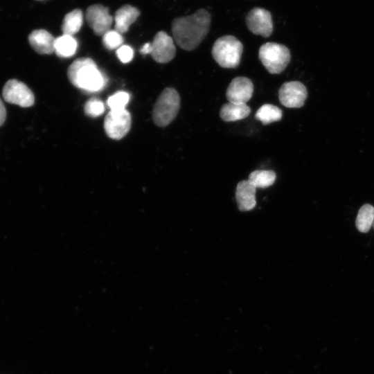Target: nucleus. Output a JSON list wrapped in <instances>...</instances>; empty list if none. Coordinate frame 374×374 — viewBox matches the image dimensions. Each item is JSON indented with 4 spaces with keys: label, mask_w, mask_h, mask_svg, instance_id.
Here are the masks:
<instances>
[{
    "label": "nucleus",
    "mask_w": 374,
    "mask_h": 374,
    "mask_svg": "<svg viewBox=\"0 0 374 374\" xmlns=\"http://www.w3.org/2000/svg\"><path fill=\"white\" fill-rule=\"evenodd\" d=\"M308 91L303 84L299 81L283 83L278 92L280 103L288 108H299L304 105Z\"/></svg>",
    "instance_id": "nucleus-8"
},
{
    "label": "nucleus",
    "mask_w": 374,
    "mask_h": 374,
    "mask_svg": "<svg viewBox=\"0 0 374 374\" xmlns=\"http://www.w3.org/2000/svg\"><path fill=\"white\" fill-rule=\"evenodd\" d=\"M373 227H374V222H373Z\"/></svg>",
    "instance_id": "nucleus-28"
},
{
    "label": "nucleus",
    "mask_w": 374,
    "mask_h": 374,
    "mask_svg": "<svg viewBox=\"0 0 374 374\" xmlns=\"http://www.w3.org/2000/svg\"><path fill=\"white\" fill-rule=\"evenodd\" d=\"M86 19L94 33L99 36L109 30L113 23L109 9L101 4L89 6L86 11Z\"/></svg>",
    "instance_id": "nucleus-9"
},
{
    "label": "nucleus",
    "mask_w": 374,
    "mask_h": 374,
    "mask_svg": "<svg viewBox=\"0 0 374 374\" xmlns=\"http://www.w3.org/2000/svg\"><path fill=\"white\" fill-rule=\"evenodd\" d=\"M139 15L140 12L136 7L130 5L121 6L116 10L114 15V30L121 34L126 33Z\"/></svg>",
    "instance_id": "nucleus-15"
},
{
    "label": "nucleus",
    "mask_w": 374,
    "mask_h": 374,
    "mask_svg": "<svg viewBox=\"0 0 374 374\" xmlns=\"http://www.w3.org/2000/svg\"><path fill=\"white\" fill-rule=\"evenodd\" d=\"M253 84L251 80L246 77L233 78L226 91V97L229 103L247 104L252 97Z\"/></svg>",
    "instance_id": "nucleus-12"
},
{
    "label": "nucleus",
    "mask_w": 374,
    "mask_h": 374,
    "mask_svg": "<svg viewBox=\"0 0 374 374\" xmlns=\"http://www.w3.org/2000/svg\"><path fill=\"white\" fill-rule=\"evenodd\" d=\"M4 100L21 107L33 105L35 97L32 91L22 82L11 79L4 84L2 91Z\"/></svg>",
    "instance_id": "nucleus-6"
},
{
    "label": "nucleus",
    "mask_w": 374,
    "mask_h": 374,
    "mask_svg": "<svg viewBox=\"0 0 374 374\" xmlns=\"http://www.w3.org/2000/svg\"><path fill=\"white\" fill-rule=\"evenodd\" d=\"M78 42L73 36L64 35L55 38L54 52L60 57H70L77 50Z\"/></svg>",
    "instance_id": "nucleus-17"
},
{
    "label": "nucleus",
    "mask_w": 374,
    "mask_h": 374,
    "mask_svg": "<svg viewBox=\"0 0 374 374\" xmlns=\"http://www.w3.org/2000/svg\"><path fill=\"white\" fill-rule=\"evenodd\" d=\"M140 52L141 54H150L151 52V43H145L141 48Z\"/></svg>",
    "instance_id": "nucleus-27"
},
{
    "label": "nucleus",
    "mask_w": 374,
    "mask_h": 374,
    "mask_svg": "<svg viewBox=\"0 0 374 374\" xmlns=\"http://www.w3.org/2000/svg\"><path fill=\"white\" fill-rule=\"evenodd\" d=\"M6 118V111L5 106L0 98V126H1L5 122Z\"/></svg>",
    "instance_id": "nucleus-26"
},
{
    "label": "nucleus",
    "mask_w": 374,
    "mask_h": 374,
    "mask_svg": "<svg viewBox=\"0 0 374 374\" xmlns=\"http://www.w3.org/2000/svg\"><path fill=\"white\" fill-rule=\"evenodd\" d=\"M256 187L249 180L240 181L235 190V199L241 211H248L256 206Z\"/></svg>",
    "instance_id": "nucleus-13"
},
{
    "label": "nucleus",
    "mask_w": 374,
    "mask_h": 374,
    "mask_svg": "<svg viewBox=\"0 0 374 374\" xmlns=\"http://www.w3.org/2000/svg\"><path fill=\"white\" fill-rule=\"evenodd\" d=\"M246 24L249 30L255 35L269 37L273 31L271 13L261 8H254L246 17Z\"/></svg>",
    "instance_id": "nucleus-10"
},
{
    "label": "nucleus",
    "mask_w": 374,
    "mask_h": 374,
    "mask_svg": "<svg viewBox=\"0 0 374 374\" xmlns=\"http://www.w3.org/2000/svg\"><path fill=\"white\" fill-rule=\"evenodd\" d=\"M116 55L123 63H128L132 61L134 56V51L131 46L122 45L116 50Z\"/></svg>",
    "instance_id": "nucleus-25"
},
{
    "label": "nucleus",
    "mask_w": 374,
    "mask_h": 374,
    "mask_svg": "<svg viewBox=\"0 0 374 374\" xmlns=\"http://www.w3.org/2000/svg\"><path fill=\"white\" fill-rule=\"evenodd\" d=\"M84 109L87 116L94 118L103 114L105 105L100 100L96 98H92L87 101Z\"/></svg>",
    "instance_id": "nucleus-24"
},
{
    "label": "nucleus",
    "mask_w": 374,
    "mask_h": 374,
    "mask_svg": "<svg viewBox=\"0 0 374 374\" xmlns=\"http://www.w3.org/2000/svg\"><path fill=\"white\" fill-rule=\"evenodd\" d=\"M131 127V116L126 109L110 112L104 120V129L107 135L115 140L123 138Z\"/></svg>",
    "instance_id": "nucleus-7"
},
{
    "label": "nucleus",
    "mask_w": 374,
    "mask_h": 374,
    "mask_svg": "<svg viewBox=\"0 0 374 374\" xmlns=\"http://www.w3.org/2000/svg\"><path fill=\"white\" fill-rule=\"evenodd\" d=\"M282 116V110L271 104L263 105L255 114L256 118L261 121L263 125L278 121L281 119Z\"/></svg>",
    "instance_id": "nucleus-20"
},
{
    "label": "nucleus",
    "mask_w": 374,
    "mask_h": 374,
    "mask_svg": "<svg viewBox=\"0 0 374 374\" xmlns=\"http://www.w3.org/2000/svg\"><path fill=\"white\" fill-rule=\"evenodd\" d=\"M211 15L205 9L193 15L175 18L172 23L173 38L182 49H195L208 33Z\"/></svg>",
    "instance_id": "nucleus-1"
},
{
    "label": "nucleus",
    "mask_w": 374,
    "mask_h": 374,
    "mask_svg": "<svg viewBox=\"0 0 374 374\" xmlns=\"http://www.w3.org/2000/svg\"><path fill=\"white\" fill-rule=\"evenodd\" d=\"M102 37L103 45L109 50L118 48L123 42L122 34L116 30H109Z\"/></svg>",
    "instance_id": "nucleus-23"
},
{
    "label": "nucleus",
    "mask_w": 374,
    "mask_h": 374,
    "mask_svg": "<svg viewBox=\"0 0 374 374\" xmlns=\"http://www.w3.org/2000/svg\"><path fill=\"white\" fill-rule=\"evenodd\" d=\"M175 52L172 37L164 31L158 32L151 43L152 58L159 63H167L174 58Z\"/></svg>",
    "instance_id": "nucleus-11"
},
{
    "label": "nucleus",
    "mask_w": 374,
    "mask_h": 374,
    "mask_svg": "<svg viewBox=\"0 0 374 374\" xmlns=\"http://www.w3.org/2000/svg\"><path fill=\"white\" fill-rule=\"evenodd\" d=\"M251 108L247 104L228 103L223 105L220 111L221 118L226 122L236 121L247 117Z\"/></svg>",
    "instance_id": "nucleus-16"
},
{
    "label": "nucleus",
    "mask_w": 374,
    "mask_h": 374,
    "mask_svg": "<svg viewBox=\"0 0 374 374\" xmlns=\"http://www.w3.org/2000/svg\"><path fill=\"white\" fill-rule=\"evenodd\" d=\"M374 222V207L369 204H365L359 210L355 225L357 230L362 233L368 232Z\"/></svg>",
    "instance_id": "nucleus-19"
},
{
    "label": "nucleus",
    "mask_w": 374,
    "mask_h": 374,
    "mask_svg": "<svg viewBox=\"0 0 374 374\" xmlns=\"http://www.w3.org/2000/svg\"><path fill=\"white\" fill-rule=\"evenodd\" d=\"M69 81L77 88L88 92L101 91L107 79L90 58H78L73 62L67 71Z\"/></svg>",
    "instance_id": "nucleus-2"
},
{
    "label": "nucleus",
    "mask_w": 374,
    "mask_h": 374,
    "mask_svg": "<svg viewBox=\"0 0 374 374\" xmlns=\"http://www.w3.org/2000/svg\"><path fill=\"white\" fill-rule=\"evenodd\" d=\"M55 38L44 29L34 30L28 36L32 48L38 53L49 55L54 52Z\"/></svg>",
    "instance_id": "nucleus-14"
},
{
    "label": "nucleus",
    "mask_w": 374,
    "mask_h": 374,
    "mask_svg": "<svg viewBox=\"0 0 374 374\" xmlns=\"http://www.w3.org/2000/svg\"><path fill=\"white\" fill-rule=\"evenodd\" d=\"M242 51L243 45L235 37L224 35L215 42L211 52L220 66L234 69L240 64Z\"/></svg>",
    "instance_id": "nucleus-3"
},
{
    "label": "nucleus",
    "mask_w": 374,
    "mask_h": 374,
    "mask_svg": "<svg viewBox=\"0 0 374 374\" xmlns=\"http://www.w3.org/2000/svg\"><path fill=\"white\" fill-rule=\"evenodd\" d=\"M130 100V94L125 91H118L107 99V104L110 110L118 111L125 109Z\"/></svg>",
    "instance_id": "nucleus-22"
},
{
    "label": "nucleus",
    "mask_w": 374,
    "mask_h": 374,
    "mask_svg": "<svg viewBox=\"0 0 374 374\" xmlns=\"http://www.w3.org/2000/svg\"><path fill=\"white\" fill-rule=\"evenodd\" d=\"M276 178V173L272 170H258L251 172L248 179L256 188H265L272 185Z\"/></svg>",
    "instance_id": "nucleus-21"
},
{
    "label": "nucleus",
    "mask_w": 374,
    "mask_h": 374,
    "mask_svg": "<svg viewBox=\"0 0 374 374\" xmlns=\"http://www.w3.org/2000/svg\"><path fill=\"white\" fill-rule=\"evenodd\" d=\"M258 57L269 73L278 74L286 68L291 56L290 50L285 46L267 42L260 47Z\"/></svg>",
    "instance_id": "nucleus-5"
},
{
    "label": "nucleus",
    "mask_w": 374,
    "mask_h": 374,
    "mask_svg": "<svg viewBox=\"0 0 374 374\" xmlns=\"http://www.w3.org/2000/svg\"><path fill=\"white\" fill-rule=\"evenodd\" d=\"M83 14L81 10L75 9L68 12L62 22V30L63 34L73 36L82 27Z\"/></svg>",
    "instance_id": "nucleus-18"
},
{
    "label": "nucleus",
    "mask_w": 374,
    "mask_h": 374,
    "mask_svg": "<svg viewBox=\"0 0 374 374\" xmlns=\"http://www.w3.org/2000/svg\"><path fill=\"white\" fill-rule=\"evenodd\" d=\"M180 97L173 88H166L158 97L152 112L153 121L157 126L166 127L177 116Z\"/></svg>",
    "instance_id": "nucleus-4"
}]
</instances>
